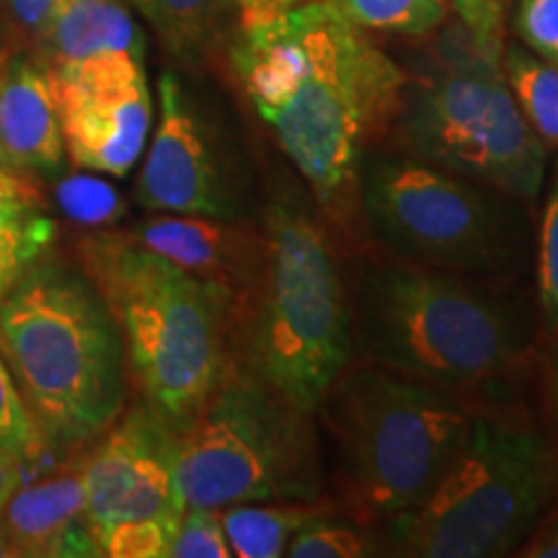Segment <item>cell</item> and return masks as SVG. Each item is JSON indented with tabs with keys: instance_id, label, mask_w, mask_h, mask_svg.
Listing matches in <instances>:
<instances>
[{
	"instance_id": "cell-28",
	"label": "cell",
	"mask_w": 558,
	"mask_h": 558,
	"mask_svg": "<svg viewBox=\"0 0 558 558\" xmlns=\"http://www.w3.org/2000/svg\"><path fill=\"white\" fill-rule=\"evenodd\" d=\"M514 32L530 52L558 65V0H520Z\"/></svg>"
},
{
	"instance_id": "cell-20",
	"label": "cell",
	"mask_w": 558,
	"mask_h": 558,
	"mask_svg": "<svg viewBox=\"0 0 558 558\" xmlns=\"http://www.w3.org/2000/svg\"><path fill=\"white\" fill-rule=\"evenodd\" d=\"M54 222L34 207L24 181L0 186V295L47 254Z\"/></svg>"
},
{
	"instance_id": "cell-17",
	"label": "cell",
	"mask_w": 558,
	"mask_h": 558,
	"mask_svg": "<svg viewBox=\"0 0 558 558\" xmlns=\"http://www.w3.org/2000/svg\"><path fill=\"white\" fill-rule=\"evenodd\" d=\"M47 68L132 52L145 58L143 32L124 0H68L39 39Z\"/></svg>"
},
{
	"instance_id": "cell-14",
	"label": "cell",
	"mask_w": 558,
	"mask_h": 558,
	"mask_svg": "<svg viewBox=\"0 0 558 558\" xmlns=\"http://www.w3.org/2000/svg\"><path fill=\"white\" fill-rule=\"evenodd\" d=\"M130 233L194 277L226 288L235 303L259 277L264 235L262 226L251 218L228 220L163 213L156 220L140 222Z\"/></svg>"
},
{
	"instance_id": "cell-16",
	"label": "cell",
	"mask_w": 558,
	"mask_h": 558,
	"mask_svg": "<svg viewBox=\"0 0 558 558\" xmlns=\"http://www.w3.org/2000/svg\"><path fill=\"white\" fill-rule=\"evenodd\" d=\"M16 556H101L86 514L83 463L21 484L0 512Z\"/></svg>"
},
{
	"instance_id": "cell-13",
	"label": "cell",
	"mask_w": 558,
	"mask_h": 558,
	"mask_svg": "<svg viewBox=\"0 0 558 558\" xmlns=\"http://www.w3.org/2000/svg\"><path fill=\"white\" fill-rule=\"evenodd\" d=\"M86 514L94 538L137 522L179 525L177 432L145 403L122 411L83 458Z\"/></svg>"
},
{
	"instance_id": "cell-8",
	"label": "cell",
	"mask_w": 558,
	"mask_h": 558,
	"mask_svg": "<svg viewBox=\"0 0 558 558\" xmlns=\"http://www.w3.org/2000/svg\"><path fill=\"white\" fill-rule=\"evenodd\" d=\"M501 34L450 26L427 65L403 88L393 130L399 153L460 173L533 205L546 181L548 145L535 135L501 70Z\"/></svg>"
},
{
	"instance_id": "cell-1",
	"label": "cell",
	"mask_w": 558,
	"mask_h": 558,
	"mask_svg": "<svg viewBox=\"0 0 558 558\" xmlns=\"http://www.w3.org/2000/svg\"><path fill=\"white\" fill-rule=\"evenodd\" d=\"M230 62L326 220L357 239L362 158L393 124L407 70L333 0L241 26Z\"/></svg>"
},
{
	"instance_id": "cell-25",
	"label": "cell",
	"mask_w": 558,
	"mask_h": 558,
	"mask_svg": "<svg viewBox=\"0 0 558 558\" xmlns=\"http://www.w3.org/2000/svg\"><path fill=\"white\" fill-rule=\"evenodd\" d=\"M58 202L70 220L83 222V226H104V222L117 220L124 207L114 186L96 177H83V173L60 181Z\"/></svg>"
},
{
	"instance_id": "cell-5",
	"label": "cell",
	"mask_w": 558,
	"mask_h": 558,
	"mask_svg": "<svg viewBox=\"0 0 558 558\" xmlns=\"http://www.w3.org/2000/svg\"><path fill=\"white\" fill-rule=\"evenodd\" d=\"M81 262L120 326L143 403L173 432L184 429L228 367L235 298L130 230L88 235Z\"/></svg>"
},
{
	"instance_id": "cell-18",
	"label": "cell",
	"mask_w": 558,
	"mask_h": 558,
	"mask_svg": "<svg viewBox=\"0 0 558 558\" xmlns=\"http://www.w3.org/2000/svg\"><path fill=\"white\" fill-rule=\"evenodd\" d=\"M135 5L171 54L199 60L241 32V0H124Z\"/></svg>"
},
{
	"instance_id": "cell-26",
	"label": "cell",
	"mask_w": 558,
	"mask_h": 558,
	"mask_svg": "<svg viewBox=\"0 0 558 558\" xmlns=\"http://www.w3.org/2000/svg\"><path fill=\"white\" fill-rule=\"evenodd\" d=\"M538 303L543 324L550 333L558 331V158L550 177L546 209L538 243Z\"/></svg>"
},
{
	"instance_id": "cell-30",
	"label": "cell",
	"mask_w": 558,
	"mask_h": 558,
	"mask_svg": "<svg viewBox=\"0 0 558 558\" xmlns=\"http://www.w3.org/2000/svg\"><path fill=\"white\" fill-rule=\"evenodd\" d=\"M463 24L481 34H501L509 0H450Z\"/></svg>"
},
{
	"instance_id": "cell-36",
	"label": "cell",
	"mask_w": 558,
	"mask_h": 558,
	"mask_svg": "<svg viewBox=\"0 0 558 558\" xmlns=\"http://www.w3.org/2000/svg\"><path fill=\"white\" fill-rule=\"evenodd\" d=\"M16 556V548H13V543L9 538V533H5L3 525H0V558H11Z\"/></svg>"
},
{
	"instance_id": "cell-34",
	"label": "cell",
	"mask_w": 558,
	"mask_h": 558,
	"mask_svg": "<svg viewBox=\"0 0 558 558\" xmlns=\"http://www.w3.org/2000/svg\"><path fill=\"white\" fill-rule=\"evenodd\" d=\"M264 16V0H241V26L256 24Z\"/></svg>"
},
{
	"instance_id": "cell-27",
	"label": "cell",
	"mask_w": 558,
	"mask_h": 558,
	"mask_svg": "<svg viewBox=\"0 0 558 558\" xmlns=\"http://www.w3.org/2000/svg\"><path fill=\"white\" fill-rule=\"evenodd\" d=\"M220 525V512L215 509H184L177 530H173L166 558H230Z\"/></svg>"
},
{
	"instance_id": "cell-22",
	"label": "cell",
	"mask_w": 558,
	"mask_h": 558,
	"mask_svg": "<svg viewBox=\"0 0 558 558\" xmlns=\"http://www.w3.org/2000/svg\"><path fill=\"white\" fill-rule=\"evenodd\" d=\"M383 554L380 543L369 535V525L352 514H333L324 509L292 535L284 556L290 558H365Z\"/></svg>"
},
{
	"instance_id": "cell-31",
	"label": "cell",
	"mask_w": 558,
	"mask_h": 558,
	"mask_svg": "<svg viewBox=\"0 0 558 558\" xmlns=\"http://www.w3.org/2000/svg\"><path fill=\"white\" fill-rule=\"evenodd\" d=\"M518 556L525 558H558V507L554 512H543L538 525L518 548Z\"/></svg>"
},
{
	"instance_id": "cell-4",
	"label": "cell",
	"mask_w": 558,
	"mask_h": 558,
	"mask_svg": "<svg viewBox=\"0 0 558 558\" xmlns=\"http://www.w3.org/2000/svg\"><path fill=\"white\" fill-rule=\"evenodd\" d=\"M0 352L47 448L99 439L130 393L124 341L86 271L37 259L0 295Z\"/></svg>"
},
{
	"instance_id": "cell-2",
	"label": "cell",
	"mask_w": 558,
	"mask_h": 558,
	"mask_svg": "<svg viewBox=\"0 0 558 558\" xmlns=\"http://www.w3.org/2000/svg\"><path fill=\"white\" fill-rule=\"evenodd\" d=\"M354 357L450 390H481L530 352V320L497 279L362 256L347 275Z\"/></svg>"
},
{
	"instance_id": "cell-15",
	"label": "cell",
	"mask_w": 558,
	"mask_h": 558,
	"mask_svg": "<svg viewBox=\"0 0 558 558\" xmlns=\"http://www.w3.org/2000/svg\"><path fill=\"white\" fill-rule=\"evenodd\" d=\"M0 158L13 173L60 177L65 137L50 68L29 58L0 65Z\"/></svg>"
},
{
	"instance_id": "cell-37",
	"label": "cell",
	"mask_w": 558,
	"mask_h": 558,
	"mask_svg": "<svg viewBox=\"0 0 558 558\" xmlns=\"http://www.w3.org/2000/svg\"><path fill=\"white\" fill-rule=\"evenodd\" d=\"M0 65H3V62H0ZM3 184H19V179H16V173H13L9 166L3 163V158H0V186Z\"/></svg>"
},
{
	"instance_id": "cell-7",
	"label": "cell",
	"mask_w": 558,
	"mask_h": 558,
	"mask_svg": "<svg viewBox=\"0 0 558 558\" xmlns=\"http://www.w3.org/2000/svg\"><path fill=\"white\" fill-rule=\"evenodd\" d=\"M556 492V445L522 403L484 388L463 448L435 492L383 525L386 548L414 558L518 554Z\"/></svg>"
},
{
	"instance_id": "cell-32",
	"label": "cell",
	"mask_w": 558,
	"mask_h": 558,
	"mask_svg": "<svg viewBox=\"0 0 558 558\" xmlns=\"http://www.w3.org/2000/svg\"><path fill=\"white\" fill-rule=\"evenodd\" d=\"M19 486H21V463L0 448V512H3L5 501L11 499V494L16 492Z\"/></svg>"
},
{
	"instance_id": "cell-19",
	"label": "cell",
	"mask_w": 558,
	"mask_h": 558,
	"mask_svg": "<svg viewBox=\"0 0 558 558\" xmlns=\"http://www.w3.org/2000/svg\"><path fill=\"white\" fill-rule=\"evenodd\" d=\"M331 509L324 501H246L220 509L228 546L239 558H279L305 522Z\"/></svg>"
},
{
	"instance_id": "cell-33",
	"label": "cell",
	"mask_w": 558,
	"mask_h": 558,
	"mask_svg": "<svg viewBox=\"0 0 558 558\" xmlns=\"http://www.w3.org/2000/svg\"><path fill=\"white\" fill-rule=\"evenodd\" d=\"M556 341L550 347L548 362H546V383H548V407L550 418H554V432H556V450H558V331L554 333Z\"/></svg>"
},
{
	"instance_id": "cell-21",
	"label": "cell",
	"mask_w": 558,
	"mask_h": 558,
	"mask_svg": "<svg viewBox=\"0 0 558 558\" xmlns=\"http://www.w3.org/2000/svg\"><path fill=\"white\" fill-rule=\"evenodd\" d=\"M501 70L530 128L548 148L558 150V65L509 45L501 52Z\"/></svg>"
},
{
	"instance_id": "cell-29",
	"label": "cell",
	"mask_w": 558,
	"mask_h": 558,
	"mask_svg": "<svg viewBox=\"0 0 558 558\" xmlns=\"http://www.w3.org/2000/svg\"><path fill=\"white\" fill-rule=\"evenodd\" d=\"M68 0H0V11L11 26L32 39H41Z\"/></svg>"
},
{
	"instance_id": "cell-11",
	"label": "cell",
	"mask_w": 558,
	"mask_h": 558,
	"mask_svg": "<svg viewBox=\"0 0 558 558\" xmlns=\"http://www.w3.org/2000/svg\"><path fill=\"white\" fill-rule=\"evenodd\" d=\"M158 128L137 181V202L153 213L251 218V171L241 150L199 114L171 70L158 81Z\"/></svg>"
},
{
	"instance_id": "cell-3",
	"label": "cell",
	"mask_w": 558,
	"mask_h": 558,
	"mask_svg": "<svg viewBox=\"0 0 558 558\" xmlns=\"http://www.w3.org/2000/svg\"><path fill=\"white\" fill-rule=\"evenodd\" d=\"M259 226L262 269L235 303L230 357L316 414L354 357L344 259L316 199L292 190L269 194Z\"/></svg>"
},
{
	"instance_id": "cell-24",
	"label": "cell",
	"mask_w": 558,
	"mask_h": 558,
	"mask_svg": "<svg viewBox=\"0 0 558 558\" xmlns=\"http://www.w3.org/2000/svg\"><path fill=\"white\" fill-rule=\"evenodd\" d=\"M0 448L16 458L21 469L34 463L47 448L3 352H0Z\"/></svg>"
},
{
	"instance_id": "cell-9",
	"label": "cell",
	"mask_w": 558,
	"mask_h": 558,
	"mask_svg": "<svg viewBox=\"0 0 558 558\" xmlns=\"http://www.w3.org/2000/svg\"><path fill=\"white\" fill-rule=\"evenodd\" d=\"M230 357L202 409L177 432V488L186 509L246 501H320L316 422Z\"/></svg>"
},
{
	"instance_id": "cell-6",
	"label": "cell",
	"mask_w": 558,
	"mask_h": 558,
	"mask_svg": "<svg viewBox=\"0 0 558 558\" xmlns=\"http://www.w3.org/2000/svg\"><path fill=\"white\" fill-rule=\"evenodd\" d=\"M481 390L439 388L349 360L316 411L329 429L347 512L388 525L422 507L463 448Z\"/></svg>"
},
{
	"instance_id": "cell-23",
	"label": "cell",
	"mask_w": 558,
	"mask_h": 558,
	"mask_svg": "<svg viewBox=\"0 0 558 558\" xmlns=\"http://www.w3.org/2000/svg\"><path fill=\"white\" fill-rule=\"evenodd\" d=\"M362 29L429 37L448 24V0H333Z\"/></svg>"
},
{
	"instance_id": "cell-35",
	"label": "cell",
	"mask_w": 558,
	"mask_h": 558,
	"mask_svg": "<svg viewBox=\"0 0 558 558\" xmlns=\"http://www.w3.org/2000/svg\"><path fill=\"white\" fill-rule=\"evenodd\" d=\"M298 3H303V0H264V16H262V21L277 16L279 11L290 9V5H298Z\"/></svg>"
},
{
	"instance_id": "cell-10",
	"label": "cell",
	"mask_w": 558,
	"mask_h": 558,
	"mask_svg": "<svg viewBox=\"0 0 558 558\" xmlns=\"http://www.w3.org/2000/svg\"><path fill=\"white\" fill-rule=\"evenodd\" d=\"M522 202L407 153L369 150L360 213L383 251L422 267L505 279L525 262Z\"/></svg>"
},
{
	"instance_id": "cell-12",
	"label": "cell",
	"mask_w": 558,
	"mask_h": 558,
	"mask_svg": "<svg viewBox=\"0 0 558 558\" xmlns=\"http://www.w3.org/2000/svg\"><path fill=\"white\" fill-rule=\"evenodd\" d=\"M50 75L70 163L90 173L128 177L153 124L143 54H99L52 65Z\"/></svg>"
}]
</instances>
